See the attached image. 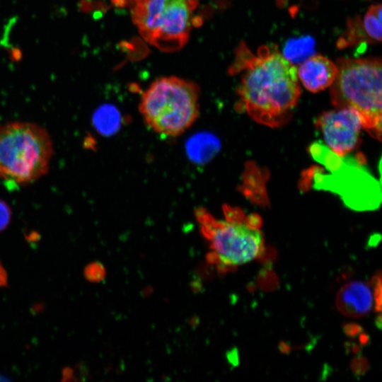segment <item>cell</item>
I'll list each match as a JSON object with an SVG mask.
<instances>
[{"label": "cell", "mask_w": 382, "mask_h": 382, "mask_svg": "<svg viewBox=\"0 0 382 382\" xmlns=\"http://www.w3.org/2000/svg\"><path fill=\"white\" fill-rule=\"evenodd\" d=\"M224 219H217L206 209L197 208L195 216L203 234L209 240L219 261L226 266H238L257 257L263 251L264 240L260 218L246 216L238 207L224 204Z\"/></svg>", "instance_id": "5"}, {"label": "cell", "mask_w": 382, "mask_h": 382, "mask_svg": "<svg viewBox=\"0 0 382 382\" xmlns=\"http://www.w3.org/2000/svg\"><path fill=\"white\" fill-rule=\"evenodd\" d=\"M76 380L74 375V371L69 368L66 367L62 371V381H70Z\"/></svg>", "instance_id": "16"}, {"label": "cell", "mask_w": 382, "mask_h": 382, "mask_svg": "<svg viewBox=\"0 0 382 382\" xmlns=\"http://www.w3.org/2000/svg\"><path fill=\"white\" fill-rule=\"evenodd\" d=\"M229 71H244L237 91L255 121L279 127L291 120L301 95L297 69L275 46H262L255 56L242 43Z\"/></svg>", "instance_id": "1"}, {"label": "cell", "mask_w": 382, "mask_h": 382, "mask_svg": "<svg viewBox=\"0 0 382 382\" xmlns=\"http://www.w3.org/2000/svg\"><path fill=\"white\" fill-rule=\"evenodd\" d=\"M311 151L313 157L329 171L328 174L316 175L314 183L316 188L337 193L349 207L355 210H372L378 207L381 192L377 181L358 160L342 159V156L320 142L315 143Z\"/></svg>", "instance_id": "7"}, {"label": "cell", "mask_w": 382, "mask_h": 382, "mask_svg": "<svg viewBox=\"0 0 382 382\" xmlns=\"http://www.w3.org/2000/svg\"><path fill=\"white\" fill-rule=\"evenodd\" d=\"M381 4L371 5L366 12L361 23L369 43L381 41Z\"/></svg>", "instance_id": "13"}, {"label": "cell", "mask_w": 382, "mask_h": 382, "mask_svg": "<svg viewBox=\"0 0 382 382\" xmlns=\"http://www.w3.org/2000/svg\"><path fill=\"white\" fill-rule=\"evenodd\" d=\"M84 274L88 280H99L103 276V269L98 264H91L86 267Z\"/></svg>", "instance_id": "15"}, {"label": "cell", "mask_w": 382, "mask_h": 382, "mask_svg": "<svg viewBox=\"0 0 382 382\" xmlns=\"http://www.w3.org/2000/svg\"><path fill=\"white\" fill-rule=\"evenodd\" d=\"M8 378L6 377L5 376H3L1 374H0V381H8Z\"/></svg>", "instance_id": "18"}, {"label": "cell", "mask_w": 382, "mask_h": 382, "mask_svg": "<svg viewBox=\"0 0 382 382\" xmlns=\"http://www.w3.org/2000/svg\"><path fill=\"white\" fill-rule=\"evenodd\" d=\"M11 219V210L8 204L0 199V232L7 228Z\"/></svg>", "instance_id": "14"}, {"label": "cell", "mask_w": 382, "mask_h": 382, "mask_svg": "<svg viewBox=\"0 0 382 382\" xmlns=\"http://www.w3.org/2000/svg\"><path fill=\"white\" fill-rule=\"evenodd\" d=\"M374 280L372 284L357 281L344 285L337 294L336 304L337 308L349 317H361L369 313L374 308V303L380 305L381 282L376 286L378 280Z\"/></svg>", "instance_id": "9"}, {"label": "cell", "mask_w": 382, "mask_h": 382, "mask_svg": "<svg viewBox=\"0 0 382 382\" xmlns=\"http://www.w3.org/2000/svg\"><path fill=\"white\" fill-rule=\"evenodd\" d=\"M93 122L94 127L100 133L108 135L118 128L120 115L115 107L105 105L95 112Z\"/></svg>", "instance_id": "12"}, {"label": "cell", "mask_w": 382, "mask_h": 382, "mask_svg": "<svg viewBox=\"0 0 382 382\" xmlns=\"http://www.w3.org/2000/svg\"><path fill=\"white\" fill-rule=\"evenodd\" d=\"M199 93L193 82L175 76L159 78L142 93L139 111L155 132L179 136L199 116Z\"/></svg>", "instance_id": "4"}, {"label": "cell", "mask_w": 382, "mask_h": 382, "mask_svg": "<svg viewBox=\"0 0 382 382\" xmlns=\"http://www.w3.org/2000/svg\"><path fill=\"white\" fill-rule=\"evenodd\" d=\"M8 275L7 272L5 270L4 267L0 262V286H6L8 285Z\"/></svg>", "instance_id": "17"}, {"label": "cell", "mask_w": 382, "mask_h": 382, "mask_svg": "<svg viewBox=\"0 0 382 382\" xmlns=\"http://www.w3.org/2000/svg\"><path fill=\"white\" fill-rule=\"evenodd\" d=\"M330 149L347 156L358 145L362 127L359 114L350 108H340L321 114L316 120Z\"/></svg>", "instance_id": "8"}, {"label": "cell", "mask_w": 382, "mask_h": 382, "mask_svg": "<svg viewBox=\"0 0 382 382\" xmlns=\"http://www.w3.org/2000/svg\"><path fill=\"white\" fill-rule=\"evenodd\" d=\"M337 74V65L323 55H311L299 66L297 75L303 86L312 93L330 87Z\"/></svg>", "instance_id": "10"}, {"label": "cell", "mask_w": 382, "mask_h": 382, "mask_svg": "<svg viewBox=\"0 0 382 382\" xmlns=\"http://www.w3.org/2000/svg\"><path fill=\"white\" fill-rule=\"evenodd\" d=\"M54 154L48 132L35 123L0 125V178L23 185L45 175Z\"/></svg>", "instance_id": "3"}, {"label": "cell", "mask_w": 382, "mask_h": 382, "mask_svg": "<svg viewBox=\"0 0 382 382\" xmlns=\"http://www.w3.org/2000/svg\"><path fill=\"white\" fill-rule=\"evenodd\" d=\"M314 40L311 37L291 39L284 48V57L291 63H300L314 52Z\"/></svg>", "instance_id": "11"}, {"label": "cell", "mask_w": 382, "mask_h": 382, "mask_svg": "<svg viewBox=\"0 0 382 382\" xmlns=\"http://www.w3.org/2000/svg\"><path fill=\"white\" fill-rule=\"evenodd\" d=\"M330 86L332 103L350 108L359 115L362 127L375 139L381 138V61L378 58H341Z\"/></svg>", "instance_id": "2"}, {"label": "cell", "mask_w": 382, "mask_h": 382, "mask_svg": "<svg viewBox=\"0 0 382 382\" xmlns=\"http://www.w3.org/2000/svg\"><path fill=\"white\" fill-rule=\"evenodd\" d=\"M197 0H129L134 25L144 40L156 47L173 52L187 42Z\"/></svg>", "instance_id": "6"}]
</instances>
